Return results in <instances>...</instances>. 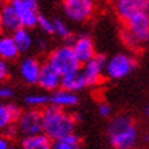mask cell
<instances>
[{
  "label": "cell",
  "mask_w": 149,
  "mask_h": 149,
  "mask_svg": "<svg viewBox=\"0 0 149 149\" xmlns=\"http://www.w3.org/2000/svg\"><path fill=\"white\" fill-rule=\"evenodd\" d=\"M42 131L48 138L58 140L62 137L74 133L75 119L74 116L64 112L63 108H59L55 105H47L42 111Z\"/></svg>",
  "instance_id": "6da1fadb"
},
{
  "label": "cell",
  "mask_w": 149,
  "mask_h": 149,
  "mask_svg": "<svg viewBox=\"0 0 149 149\" xmlns=\"http://www.w3.org/2000/svg\"><path fill=\"white\" fill-rule=\"evenodd\" d=\"M109 142L115 149H133L138 142V130L127 115L113 118L108 126Z\"/></svg>",
  "instance_id": "7a4b0ae2"
},
{
  "label": "cell",
  "mask_w": 149,
  "mask_h": 149,
  "mask_svg": "<svg viewBox=\"0 0 149 149\" xmlns=\"http://www.w3.org/2000/svg\"><path fill=\"white\" fill-rule=\"evenodd\" d=\"M125 45L137 49L149 41V13L141 11L125 21V27L120 32Z\"/></svg>",
  "instance_id": "3957f363"
},
{
  "label": "cell",
  "mask_w": 149,
  "mask_h": 149,
  "mask_svg": "<svg viewBox=\"0 0 149 149\" xmlns=\"http://www.w3.org/2000/svg\"><path fill=\"white\" fill-rule=\"evenodd\" d=\"M47 63L52 66L60 75L75 71L81 66V62L77 59L71 45H63L54 49L48 55Z\"/></svg>",
  "instance_id": "277c9868"
},
{
  "label": "cell",
  "mask_w": 149,
  "mask_h": 149,
  "mask_svg": "<svg viewBox=\"0 0 149 149\" xmlns=\"http://www.w3.org/2000/svg\"><path fill=\"white\" fill-rule=\"evenodd\" d=\"M62 8L64 15L72 22H86L96 11L95 0H63Z\"/></svg>",
  "instance_id": "5b68a950"
},
{
  "label": "cell",
  "mask_w": 149,
  "mask_h": 149,
  "mask_svg": "<svg viewBox=\"0 0 149 149\" xmlns=\"http://www.w3.org/2000/svg\"><path fill=\"white\" fill-rule=\"evenodd\" d=\"M136 60L126 54H116L105 63V75L111 79H120L136 68Z\"/></svg>",
  "instance_id": "8992f818"
},
{
  "label": "cell",
  "mask_w": 149,
  "mask_h": 149,
  "mask_svg": "<svg viewBox=\"0 0 149 149\" xmlns=\"http://www.w3.org/2000/svg\"><path fill=\"white\" fill-rule=\"evenodd\" d=\"M17 122V130L23 136L42 133V112L38 109H29L26 112H21Z\"/></svg>",
  "instance_id": "52a82bcc"
},
{
  "label": "cell",
  "mask_w": 149,
  "mask_h": 149,
  "mask_svg": "<svg viewBox=\"0 0 149 149\" xmlns=\"http://www.w3.org/2000/svg\"><path fill=\"white\" fill-rule=\"evenodd\" d=\"M15 11L18 13L22 26H37L38 19V3L37 0H8Z\"/></svg>",
  "instance_id": "ba28073f"
},
{
  "label": "cell",
  "mask_w": 149,
  "mask_h": 149,
  "mask_svg": "<svg viewBox=\"0 0 149 149\" xmlns=\"http://www.w3.org/2000/svg\"><path fill=\"white\" fill-rule=\"evenodd\" d=\"M105 63L107 58L104 55H95L92 59L84 63L82 71L89 86H96L101 82L103 75L105 74Z\"/></svg>",
  "instance_id": "9c48e42d"
},
{
  "label": "cell",
  "mask_w": 149,
  "mask_h": 149,
  "mask_svg": "<svg viewBox=\"0 0 149 149\" xmlns=\"http://www.w3.org/2000/svg\"><path fill=\"white\" fill-rule=\"evenodd\" d=\"M113 10L123 22L141 11L149 13V0H113Z\"/></svg>",
  "instance_id": "30bf717a"
},
{
  "label": "cell",
  "mask_w": 149,
  "mask_h": 149,
  "mask_svg": "<svg viewBox=\"0 0 149 149\" xmlns=\"http://www.w3.org/2000/svg\"><path fill=\"white\" fill-rule=\"evenodd\" d=\"M60 79H62V75H60L52 66L45 63L41 66V71H40V75H38L37 84H38L44 91L54 92V91H56L58 88H60Z\"/></svg>",
  "instance_id": "8fae6325"
},
{
  "label": "cell",
  "mask_w": 149,
  "mask_h": 149,
  "mask_svg": "<svg viewBox=\"0 0 149 149\" xmlns=\"http://www.w3.org/2000/svg\"><path fill=\"white\" fill-rule=\"evenodd\" d=\"M42 64L36 58H25L19 64V75L29 85H34L38 81V75Z\"/></svg>",
  "instance_id": "7c38bea8"
},
{
  "label": "cell",
  "mask_w": 149,
  "mask_h": 149,
  "mask_svg": "<svg viewBox=\"0 0 149 149\" xmlns=\"http://www.w3.org/2000/svg\"><path fill=\"white\" fill-rule=\"evenodd\" d=\"M0 21H1L3 30H6V32L13 33L22 26L18 13L15 11V8L11 6L10 1H6L4 4L0 7Z\"/></svg>",
  "instance_id": "4fadbf2b"
},
{
  "label": "cell",
  "mask_w": 149,
  "mask_h": 149,
  "mask_svg": "<svg viewBox=\"0 0 149 149\" xmlns=\"http://www.w3.org/2000/svg\"><path fill=\"white\" fill-rule=\"evenodd\" d=\"M71 48L74 51V54L77 56V59L81 63H85L89 59H92L96 55L95 52V44L92 41L91 37L88 36H81L72 40Z\"/></svg>",
  "instance_id": "5bb4252c"
},
{
  "label": "cell",
  "mask_w": 149,
  "mask_h": 149,
  "mask_svg": "<svg viewBox=\"0 0 149 149\" xmlns=\"http://www.w3.org/2000/svg\"><path fill=\"white\" fill-rule=\"evenodd\" d=\"M49 104L55 105V107H59V108L75 107L78 104V96L75 92L67 91L64 88H58L49 96Z\"/></svg>",
  "instance_id": "9a60e30c"
},
{
  "label": "cell",
  "mask_w": 149,
  "mask_h": 149,
  "mask_svg": "<svg viewBox=\"0 0 149 149\" xmlns=\"http://www.w3.org/2000/svg\"><path fill=\"white\" fill-rule=\"evenodd\" d=\"M86 85H88V82H86V78L84 75V71H81L79 68L75 71L63 74L62 79H60V88H64V89L75 92V93L82 91Z\"/></svg>",
  "instance_id": "2e32d148"
},
{
  "label": "cell",
  "mask_w": 149,
  "mask_h": 149,
  "mask_svg": "<svg viewBox=\"0 0 149 149\" xmlns=\"http://www.w3.org/2000/svg\"><path fill=\"white\" fill-rule=\"evenodd\" d=\"M21 54L18 49V47L15 44V41L13 38V34H3L0 36V59H3L6 62L14 60L18 58V55Z\"/></svg>",
  "instance_id": "e0dca14e"
},
{
  "label": "cell",
  "mask_w": 149,
  "mask_h": 149,
  "mask_svg": "<svg viewBox=\"0 0 149 149\" xmlns=\"http://www.w3.org/2000/svg\"><path fill=\"white\" fill-rule=\"evenodd\" d=\"M21 115V109L15 104H4L0 103V130L7 129L13 125Z\"/></svg>",
  "instance_id": "ac0fdd59"
},
{
  "label": "cell",
  "mask_w": 149,
  "mask_h": 149,
  "mask_svg": "<svg viewBox=\"0 0 149 149\" xmlns=\"http://www.w3.org/2000/svg\"><path fill=\"white\" fill-rule=\"evenodd\" d=\"M13 38L17 47H18L19 52H27L34 45V40H33V36L29 32V27L21 26L19 29H17L15 32H13Z\"/></svg>",
  "instance_id": "d6986e66"
},
{
  "label": "cell",
  "mask_w": 149,
  "mask_h": 149,
  "mask_svg": "<svg viewBox=\"0 0 149 149\" xmlns=\"http://www.w3.org/2000/svg\"><path fill=\"white\" fill-rule=\"evenodd\" d=\"M47 144H49V138L42 131V133L25 136V138L22 140V149H38Z\"/></svg>",
  "instance_id": "ffe728a7"
},
{
  "label": "cell",
  "mask_w": 149,
  "mask_h": 149,
  "mask_svg": "<svg viewBox=\"0 0 149 149\" xmlns=\"http://www.w3.org/2000/svg\"><path fill=\"white\" fill-rule=\"evenodd\" d=\"M51 146L52 149H82L81 141L74 133L67 134L62 138H58V140H54V144Z\"/></svg>",
  "instance_id": "44dd1931"
},
{
  "label": "cell",
  "mask_w": 149,
  "mask_h": 149,
  "mask_svg": "<svg viewBox=\"0 0 149 149\" xmlns=\"http://www.w3.org/2000/svg\"><path fill=\"white\" fill-rule=\"evenodd\" d=\"M25 101L29 107H33V108L47 107L49 104V96L44 93H33V95H27Z\"/></svg>",
  "instance_id": "7402d4cb"
},
{
  "label": "cell",
  "mask_w": 149,
  "mask_h": 149,
  "mask_svg": "<svg viewBox=\"0 0 149 149\" xmlns=\"http://www.w3.org/2000/svg\"><path fill=\"white\" fill-rule=\"evenodd\" d=\"M54 34L62 37L64 40H71V32L70 27L64 21H62L60 18L54 19Z\"/></svg>",
  "instance_id": "603a6c76"
},
{
  "label": "cell",
  "mask_w": 149,
  "mask_h": 149,
  "mask_svg": "<svg viewBox=\"0 0 149 149\" xmlns=\"http://www.w3.org/2000/svg\"><path fill=\"white\" fill-rule=\"evenodd\" d=\"M37 26L47 34H54V19L48 18L47 15H41L38 14V19H37Z\"/></svg>",
  "instance_id": "cb8c5ba5"
},
{
  "label": "cell",
  "mask_w": 149,
  "mask_h": 149,
  "mask_svg": "<svg viewBox=\"0 0 149 149\" xmlns=\"http://www.w3.org/2000/svg\"><path fill=\"white\" fill-rule=\"evenodd\" d=\"M10 75V68H8V64L6 60L0 59V82L1 81H6Z\"/></svg>",
  "instance_id": "d4e9b609"
},
{
  "label": "cell",
  "mask_w": 149,
  "mask_h": 149,
  "mask_svg": "<svg viewBox=\"0 0 149 149\" xmlns=\"http://www.w3.org/2000/svg\"><path fill=\"white\" fill-rule=\"evenodd\" d=\"M97 111H99V115L103 118H107L111 115V105L108 103H100L97 105Z\"/></svg>",
  "instance_id": "484cf974"
},
{
  "label": "cell",
  "mask_w": 149,
  "mask_h": 149,
  "mask_svg": "<svg viewBox=\"0 0 149 149\" xmlns=\"http://www.w3.org/2000/svg\"><path fill=\"white\" fill-rule=\"evenodd\" d=\"M14 96V91L13 88H10V86H1L0 88V99H10V97H13Z\"/></svg>",
  "instance_id": "4316f807"
},
{
  "label": "cell",
  "mask_w": 149,
  "mask_h": 149,
  "mask_svg": "<svg viewBox=\"0 0 149 149\" xmlns=\"http://www.w3.org/2000/svg\"><path fill=\"white\" fill-rule=\"evenodd\" d=\"M8 138L7 137H0V149H8Z\"/></svg>",
  "instance_id": "83f0119b"
},
{
  "label": "cell",
  "mask_w": 149,
  "mask_h": 149,
  "mask_svg": "<svg viewBox=\"0 0 149 149\" xmlns=\"http://www.w3.org/2000/svg\"><path fill=\"white\" fill-rule=\"evenodd\" d=\"M38 47H40V48H45V47H47V41L42 40V38H40V40H38Z\"/></svg>",
  "instance_id": "f1b7e54d"
},
{
  "label": "cell",
  "mask_w": 149,
  "mask_h": 149,
  "mask_svg": "<svg viewBox=\"0 0 149 149\" xmlns=\"http://www.w3.org/2000/svg\"><path fill=\"white\" fill-rule=\"evenodd\" d=\"M38 149H52V146H51L49 144H47V145H44V146H41V148H38Z\"/></svg>",
  "instance_id": "f546056e"
},
{
  "label": "cell",
  "mask_w": 149,
  "mask_h": 149,
  "mask_svg": "<svg viewBox=\"0 0 149 149\" xmlns=\"http://www.w3.org/2000/svg\"><path fill=\"white\" fill-rule=\"evenodd\" d=\"M146 115H148V116H149V105H148V107H146Z\"/></svg>",
  "instance_id": "4dcf8cb0"
},
{
  "label": "cell",
  "mask_w": 149,
  "mask_h": 149,
  "mask_svg": "<svg viewBox=\"0 0 149 149\" xmlns=\"http://www.w3.org/2000/svg\"><path fill=\"white\" fill-rule=\"evenodd\" d=\"M1 30H3V26H1V21H0V33H1Z\"/></svg>",
  "instance_id": "1f68e13d"
},
{
  "label": "cell",
  "mask_w": 149,
  "mask_h": 149,
  "mask_svg": "<svg viewBox=\"0 0 149 149\" xmlns=\"http://www.w3.org/2000/svg\"><path fill=\"white\" fill-rule=\"evenodd\" d=\"M8 149H17V148H14V146H8Z\"/></svg>",
  "instance_id": "d6a6232c"
}]
</instances>
